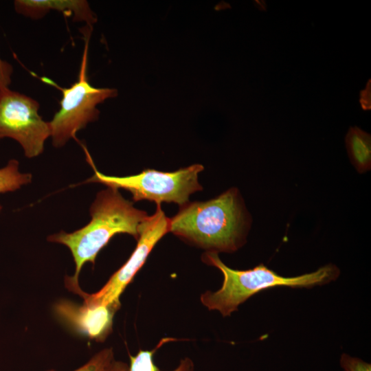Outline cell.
Returning a JSON list of instances; mask_svg holds the SVG:
<instances>
[{
    "label": "cell",
    "mask_w": 371,
    "mask_h": 371,
    "mask_svg": "<svg viewBox=\"0 0 371 371\" xmlns=\"http://www.w3.org/2000/svg\"><path fill=\"white\" fill-rule=\"evenodd\" d=\"M251 218L232 188L202 202H188L169 221V232L207 251L232 253L246 241Z\"/></svg>",
    "instance_id": "6da1fadb"
},
{
    "label": "cell",
    "mask_w": 371,
    "mask_h": 371,
    "mask_svg": "<svg viewBox=\"0 0 371 371\" xmlns=\"http://www.w3.org/2000/svg\"><path fill=\"white\" fill-rule=\"evenodd\" d=\"M118 190L108 187L98 193L90 207L91 219L85 227L72 233L62 231L47 238L49 241L65 245L70 249L76 271L74 276L69 278L76 284L84 264H94L99 251L113 236L128 234L137 240L140 225L148 216L125 199Z\"/></svg>",
    "instance_id": "7a4b0ae2"
},
{
    "label": "cell",
    "mask_w": 371,
    "mask_h": 371,
    "mask_svg": "<svg viewBox=\"0 0 371 371\" xmlns=\"http://www.w3.org/2000/svg\"><path fill=\"white\" fill-rule=\"evenodd\" d=\"M203 261L216 267L223 276L221 287L216 291H207L201 296V303L209 310L219 311L223 317L230 315L253 295L276 286L310 288L335 280L339 269L328 264L315 271L295 277H284L263 264L247 270L229 268L219 258L218 253L206 251Z\"/></svg>",
    "instance_id": "3957f363"
},
{
    "label": "cell",
    "mask_w": 371,
    "mask_h": 371,
    "mask_svg": "<svg viewBox=\"0 0 371 371\" xmlns=\"http://www.w3.org/2000/svg\"><path fill=\"white\" fill-rule=\"evenodd\" d=\"M86 153L94 170V175L87 182L124 189L131 193L134 201L148 200L157 205L163 202L175 203L181 207L189 202L190 194L203 189L198 181L199 173L203 170L201 164H193L175 172L146 169L135 175L108 176L96 170L87 150Z\"/></svg>",
    "instance_id": "277c9868"
},
{
    "label": "cell",
    "mask_w": 371,
    "mask_h": 371,
    "mask_svg": "<svg viewBox=\"0 0 371 371\" xmlns=\"http://www.w3.org/2000/svg\"><path fill=\"white\" fill-rule=\"evenodd\" d=\"M91 29L86 27L83 31L85 47L77 81L68 88L58 87L63 94L60 107L49 122L50 137L56 148L63 146L71 138H76L78 131L95 121L100 114L98 104L117 95L115 89L97 88L88 80L87 51Z\"/></svg>",
    "instance_id": "5b68a950"
},
{
    "label": "cell",
    "mask_w": 371,
    "mask_h": 371,
    "mask_svg": "<svg viewBox=\"0 0 371 371\" xmlns=\"http://www.w3.org/2000/svg\"><path fill=\"white\" fill-rule=\"evenodd\" d=\"M169 221L161 205H157L155 212L148 216L140 225L137 246L128 260L109 278L98 292L88 294L82 291L79 284L66 286L79 294L84 302L90 306H113L120 307V297L135 275L142 268L149 254L158 241L169 232Z\"/></svg>",
    "instance_id": "8992f818"
},
{
    "label": "cell",
    "mask_w": 371,
    "mask_h": 371,
    "mask_svg": "<svg viewBox=\"0 0 371 371\" xmlns=\"http://www.w3.org/2000/svg\"><path fill=\"white\" fill-rule=\"evenodd\" d=\"M39 108L31 97L9 88L0 89V139L18 142L28 158L41 154L51 135L49 123L39 115Z\"/></svg>",
    "instance_id": "52a82bcc"
},
{
    "label": "cell",
    "mask_w": 371,
    "mask_h": 371,
    "mask_svg": "<svg viewBox=\"0 0 371 371\" xmlns=\"http://www.w3.org/2000/svg\"><path fill=\"white\" fill-rule=\"evenodd\" d=\"M117 310L111 305H78L65 300L54 306L55 313L61 319L96 341H104L111 333L113 316Z\"/></svg>",
    "instance_id": "ba28073f"
},
{
    "label": "cell",
    "mask_w": 371,
    "mask_h": 371,
    "mask_svg": "<svg viewBox=\"0 0 371 371\" xmlns=\"http://www.w3.org/2000/svg\"><path fill=\"white\" fill-rule=\"evenodd\" d=\"M15 11L21 15L38 20L51 10L62 12L76 22H85L88 27L97 21L95 13L85 0H16Z\"/></svg>",
    "instance_id": "9c48e42d"
},
{
    "label": "cell",
    "mask_w": 371,
    "mask_h": 371,
    "mask_svg": "<svg viewBox=\"0 0 371 371\" xmlns=\"http://www.w3.org/2000/svg\"><path fill=\"white\" fill-rule=\"evenodd\" d=\"M346 146L352 164L359 172L370 168V135L361 128H350L346 136Z\"/></svg>",
    "instance_id": "30bf717a"
},
{
    "label": "cell",
    "mask_w": 371,
    "mask_h": 371,
    "mask_svg": "<svg viewBox=\"0 0 371 371\" xmlns=\"http://www.w3.org/2000/svg\"><path fill=\"white\" fill-rule=\"evenodd\" d=\"M127 363L115 359L112 348L103 349L74 371H128ZM48 371H54L49 370Z\"/></svg>",
    "instance_id": "8fae6325"
},
{
    "label": "cell",
    "mask_w": 371,
    "mask_h": 371,
    "mask_svg": "<svg viewBox=\"0 0 371 371\" xmlns=\"http://www.w3.org/2000/svg\"><path fill=\"white\" fill-rule=\"evenodd\" d=\"M152 350H140L135 356L130 355V367L128 371H160L155 364L153 355L157 348ZM172 371H194V365L189 358L182 359L178 367Z\"/></svg>",
    "instance_id": "7c38bea8"
},
{
    "label": "cell",
    "mask_w": 371,
    "mask_h": 371,
    "mask_svg": "<svg viewBox=\"0 0 371 371\" xmlns=\"http://www.w3.org/2000/svg\"><path fill=\"white\" fill-rule=\"evenodd\" d=\"M19 165L18 161L12 159L0 169V193L15 191L31 181L32 175L20 172Z\"/></svg>",
    "instance_id": "4fadbf2b"
},
{
    "label": "cell",
    "mask_w": 371,
    "mask_h": 371,
    "mask_svg": "<svg viewBox=\"0 0 371 371\" xmlns=\"http://www.w3.org/2000/svg\"><path fill=\"white\" fill-rule=\"evenodd\" d=\"M340 364L344 371H371L370 363L345 353L341 357Z\"/></svg>",
    "instance_id": "5bb4252c"
},
{
    "label": "cell",
    "mask_w": 371,
    "mask_h": 371,
    "mask_svg": "<svg viewBox=\"0 0 371 371\" xmlns=\"http://www.w3.org/2000/svg\"><path fill=\"white\" fill-rule=\"evenodd\" d=\"M13 67L0 57V89L9 88L12 82Z\"/></svg>",
    "instance_id": "9a60e30c"
},
{
    "label": "cell",
    "mask_w": 371,
    "mask_h": 371,
    "mask_svg": "<svg viewBox=\"0 0 371 371\" xmlns=\"http://www.w3.org/2000/svg\"><path fill=\"white\" fill-rule=\"evenodd\" d=\"M370 86L369 85V86H367L366 89L363 90V91H361V93L360 101L362 105V108H363L364 109H368V108L370 109V106L368 105V101L369 102L370 101Z\"/></svg>",
    "instance_id": "2e32d148"
},
{
    "label": "cell",
    "mask_w": 371,
    "mask_h": 371,
    "mask_svg": "<svg viewBox=\"0 0 371 371\" xmlns=\"http://www.w3.org/2000/svg\"><path fill=\"white\" fill-rule=\"evenodd\" d=\"M1 206L0 205V210H1Z\"/></svg>",
    "instance_id": "e0dca14e"
}]
</instances>
